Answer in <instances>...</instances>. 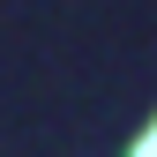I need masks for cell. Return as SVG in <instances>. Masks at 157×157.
Returning a JSON list of instances; mask_svg holds the SVG:
<instances>
[{
    "instance_id": "1",
    "label": "cell",
    "mask_w": 157,
    "mask_h": 157,
    "mask_svg": "<svg viewBox=\"0 0 157 157\" xmlns=\"http://www.w3.org/2000/svg\"><path fill=\"white\" fill-rule=\"evenodd\" d=\"M135 157H157V127H150V135H142V142H135Z\"/></svg>"
}]
</instances>
